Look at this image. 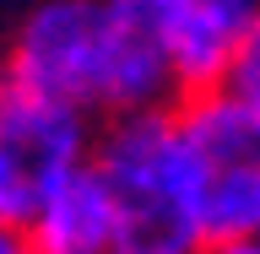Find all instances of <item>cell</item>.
<instances>
[{"mask_svg": "<svg viewBox=\"0 0 260 254\" xmlns=\"http://www.w3.org/2000/svg\"><path fill=\"white\" fill-rule=\"evenodd\" d=\"M211 254H260V238H239V243H222V249Z\"/></svg>", "mask_w": 260, "mask_h": 254, "instance_id": "9c48e42d", "label": "cell"}, {"mask_svg": "<svg viewBox=\"0 0 260 254\" xmlns=\"http://www.w3.org/2000/svg\"><path fill=\"white\" fill-rule=\"evenodd\" d=\"M109 6L157 44L174 70L179 103L222 92L260 22V0H109Z\"/></svg>", "mask_w": 260, "mask_h": 254, "instance_id": "5b68a950", "label": "cell"}, {"mask_svg": "<svg viewBox=\"0 0 260 254\" xmlns=\"http://www.w3.org/2000/svg\"><path fill=\"white\" fill-rule=\"evenodd\" d=\"M32 254H114V200L98 168H81L27 227Z\"/></svg>", "mask_w": 260, "mask_h": 254, "instance_id": "8992f818", "label": "cell"}, {"mask_svg": "<svg viewBox=\"0 0 260 254\" xmlns=\"http://www.w3.org/2000/svg\"><path fill=\"white\" fill-rule=\"evenodd\" d=\"M0 254H32L27 233H22V227H11V222H0Z\"/></svg>", "mask_w": 260, "mask_h": 254, "instance_id": "ba28073f", "label": "cell"}, {"mask_svg": "<svg viewBox=\"0 0 260 254\" xmlns=\"http://www.w3.org/2000/svg\"><path fill=\"white\" fill-rule=\"evenodd\" d=\"M168 114L98 125L92 168L114 200V254H211L174 162Z\"/></svg>", "mask_w": 260, "mask_h": 254, "instance_id": "7a4b0ae2", "label": "cell"}, {"mask_svg": "<svg viewBox=\"0 0 260 254\" xmlns=\"http://www.w3.org/2000/svg\"><path fill=\"white\" fill-rule=\"evenodd\" d=\"M174 162L211 249L260 238V114L228 92L184 97L174 114Z\"/></svg>", "mask_w": 260, "mask_h": 254, "instance_id": "3957f363", "label": "cell"}, {"mask_svg": "<svg viewBox=\"0 0 260 254\" xmlns=\"http://www.w3.org/2000/svg\"><path fill=\"white\" fill-rule=\"evenodd\" d=\"M98 119L32 92L0 70V222L27 233L54 195L92 168Z\"/></svg>", "mask_w": 260, "mask_h": 254, "instance_id": "277c9868", "label": "cell"}, {"mask_svg": "<svg viewBox=\"0 0 260 254\" xmlns=\"http://www.w3.org/2000/svg\"><path fill=\"white\" fill-rule=\"evenodd\" d=\"M228 92L260 114V22H255V32H249V44H244L239 65H233V76H228Z\"/></svg>", "mask_w": 260, "mask_h": 254, "instance_id": "52a82bcc", "label": "cell"}, {"mask_svg": "<svg viewBox=\"0 0 260 254\" xmlns=\"http://www.w3.org/2000/svg\"><path fill=\"white\" fill-rule=\"evenodd\" d=\"M0 70L98 125L179 108L157 44L109 0H44L22 16Z\"/></svg>", "mask_w": 260, "mask_h": 254, "instance_id": "6da1fadb", "label": "cell"}]
</instances>
